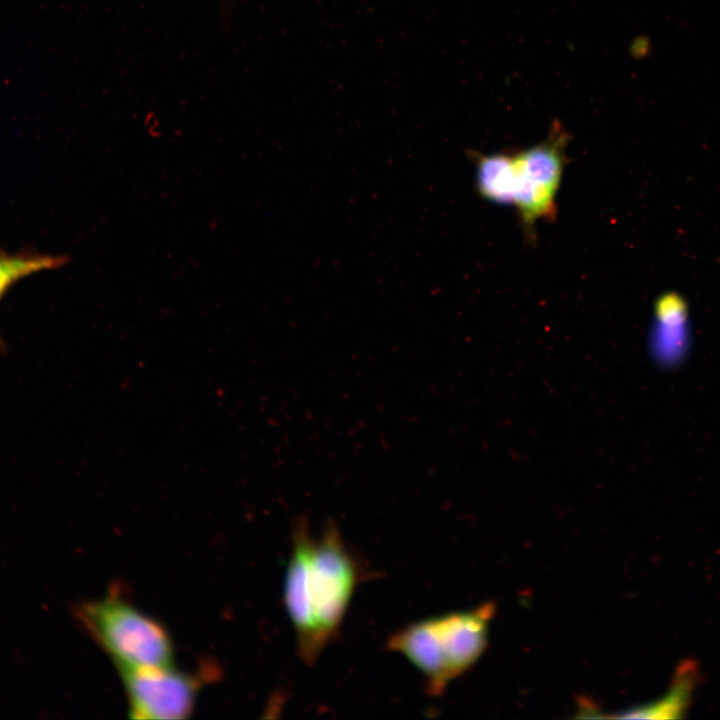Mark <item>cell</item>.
I'll use <instances>...</instances> for the list:
<instances>
[{"instance_id":"3","label":"cell","mask_w":720,"mask_h":720,"mask_svg":"<svg viewBox=\"0 0 720 720\" xmlns=\"http://www.w3.org/2000/svg\"><path fill=\"white\" fill-rule=\"evenodd\" d=\"M73 614L118 671L173 665L174 645L167 629L120 590L112 588L100 598L78 603Z\"/></svg>"},{"instance_id":"7","label":"cell","mask_w":720,"mask_h":720,"mask_svg":"<svg viewBox=\"0 0 720 720\" xmlns=\"http://www.w3.org/2000/svg\"><path fill=\"white\" fill-rule=\"evenodd\" d=\"M697 671L693 663H685L679 667L674 678L672 689L660 701L641 707L632 708L617 715L618 718H678L686 710L693 688L696 683Z\"/></svg>"},{"instance_id":"2","label":"cell","mask_w":720,"mask_h":720,"mask_svg":"<svg viewBox=\"0 0 720 720\" xmlns=\"http://www.w3.org/2000/svg\"><path fill=\"white\" fill-rule=\"evenodd\" d=\"M494 611L492 603H485L417 620L393 632L386 648L416 668L430 696H439L484 653Z\"/></svg>"},{"instance_id":"4","label":"cell","mask_w":720,"mask_h":720,"mask_svg":"<svg viewBox=\"0 0 720 720\" xmlns=\"http://www.w3.org/2000/svg\"><path fill=\"white\" fill-rule=\"evenodd\" d=\"M568 133L554 121L548 136L526 149L513 151L515 166L514 196L522 227L528 236L534 234L540 221H551L556 215V196L565 164Z\"/></svg>"},{"instance_id":"8","label":"cell","mask_w":720,"mask_h":720,"mask_svg":"<svg viewBox=\"0 0 720 720\" xmlns=\"http://www.w3.org/2000/svg\"><path fill=\"white\" fill-rule=\"evenodd\" d=\"M66 263L61 256H0V296L16 280L46 269L58 268Z\"/></svg>"},{"instance_id":"1","label":"cell","mask_w":720,"mask_h":720,"mask_svg":"<svg viewBox=\"0 0 720 720\" xmlns=\"http://www.w3.org/2000/svg\"><path fill=\"white\" fill-rule=\"evenodd\" d=\"M368 576L333 520L313 529L303 515L292 526L283 602L301 661L312 666L336 638L353 595Z\"/></svg>"},{"instance_id":"5","label":"cell","mask_w":720,"mask_h":720,"mask_svg":"<svg viewBox=\"0 0 720 720\" xmlns=\"http://www.w3.org/2000/svg\"><path fill=\"white\" fill-rule=\"evenodd\" d=\"M128 703L129 717L135 719H184L191 715L200 689L215 679L211 664L195 672L173 665L119 670Z\"/></svg>"},{"instance_id":"6","label":"cell","mask_w":720,"mask_h":720,"mask_svg":"<svg viewBox=\"0 0 720 720\" xmlns=\"http://www.w3.org/2000/svg\"><path fill=\"white\" fill-rule=\"evenodd\" d=\"M475 167V187L485 200L500 205H512L515 166L513 151L483 154L469 152Z\"/></svg>"}]
</instances>
